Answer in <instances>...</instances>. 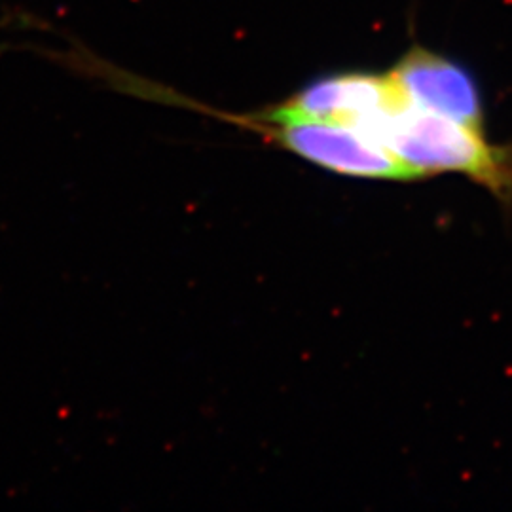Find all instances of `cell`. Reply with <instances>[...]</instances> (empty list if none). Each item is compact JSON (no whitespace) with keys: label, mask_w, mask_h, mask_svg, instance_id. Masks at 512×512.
<instances>
[{"label":"cell","mask_w":512,"mask_h":512,"mask_svg":"<svg viewBox=\"0 0 512 512\" xmlns=\"http://www.w3.org/2000/svg\"><path fill=\"white\" fill-rule=\"evenodd\" d=\"M370 137L389 148L418 179L461 173L501 200L512 198V150L490 145L480 129L403 103L380 120Z\"/></svg>","instance_id":"1"},{"label":"cell","mask_w":512,"mask_h":512,"mask_svg":"<svg viewBox=\"0 0 512 512\" xmlns=\"http://www.w3.org/2000/svg\"><path fill=\"white\" fill-rule=\"evenodd\" d=\"M169 93L160 95L165 103H177L181 107L202 110L203 114L220 116L224 122L239 128L251 129L266 143L283 148L294 156L327 169L332 173L355 179H382V181H416L418 175L382 143L368 137L361 129L300 118H274L256 110L251 114H232L202 107L192 99Z\"/></svg>","instance_id":"2"},{"label":"cell","mask_w":512,"mask_h":512,"mask_svg":"<svg viewBox=\"0 0 512 512\" xmlns=\"http://www.w3.org/2000/svg\"><path fill=\"white\" fill-rule=\"evenodd\" d=\"M389 76L404 103L482 131L484 114L475 80L454 61L414 48Z\"/></svg>","instance_id":"4"},{"label":"cell","mask_w":512,"mask_h":512,"mask_svg":"<svg viewBox=\"0 0 512 512\" xmlns=\"http://www.w3.org/2000/svg\"><path fill=\"white\" fill-rule=\"evenodd\" d=\"M391 76L340 73L321 76L262 112L274 118L334 122L370 133L391 110L403 105Z\"/></svg>","instance_id":"3"}]
</instances>
